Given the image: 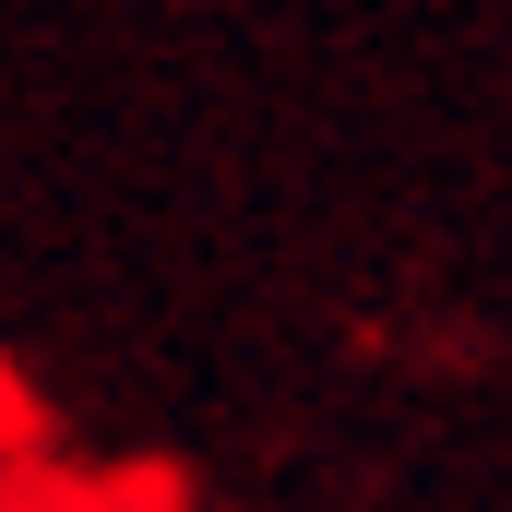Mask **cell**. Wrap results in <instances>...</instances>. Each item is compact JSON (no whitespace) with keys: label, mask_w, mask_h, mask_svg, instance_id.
<instances>
[{"label":"cell","mask_w":512,"mask_h":512,"mask_svg":"<svg viewBox=\"0 0 512 512\" xmlns=\"http://www.w3.org/2000/svg\"><path fill=\"white\" fill-rule=\"evenodd\" d=\"M0 512H179L167 489H120V477H0Z\"/></svg>","instance_id":"obj_1"},{"label":"cell","mask_w":512,"mask_h":512,"mask_svg":"<svg viewBox=\"0 0 512 512\" xmlns=\"http://www.w3.org/2000/svg\"><path fill=\"white\" fill-rule=\"evenodd\" d=\"M12 465H24V393L0 382V477H12Z\"/></svg>","instance_id":"obj_2"}]
</instances>
